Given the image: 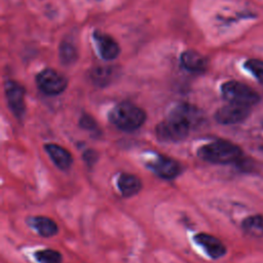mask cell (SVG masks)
<instances>
[{
  "instance_id": "7402d4cb",
  "label": "cell",
  "mask_w": 263,
  "mask_h": 263,
  "mask_svg": "<svg viewBox=\"0 0 263 263\" xmlns=\"http://www.w3.org/2000/svg\"><path fill=\"white\" fill-rule=\"evenodd\" d=\"M85 154L88 155V157H87V156H84V159H85V161H86L87 163L91 164V163H93V162L96 161V159H97V153H96L95 151L88 150V151H85Z\"/></svg>"
},
{
  "instance_id": "ba28073f",
  "label": "cell",
  "mask_w": 263,
  "mask_h": 263,
  "mask_svg": "<svg viewBox=\"0 0 263 263\" xmlns=\"http://www.w3.org/2000/svg\"><path fill=\"white\" fill-rule=\"evenodd\" d=\"M250 115V108L228 103L219 108L215 113L217 122L225 125L236 124L242 122Z\"/></svg>"
},
{
  "instance_id": "8fae6325",
  "label": "cell",
  "mask_w": 263,
  "mask_h": 263,
  "mask_svg": "<svg viewBox=\"0 0 263 263\" xmlns=\"http://www.w3.org/2000/svg\"><path fill=\"white\" fill-rule=\"evenodd\" d=\"M194 240L204 250L208 256L213 259H219L226 254V247L214 235L200 232L194 235Z\"/></svg>"
},
{
  "instance_id": "9a60e30c",
  "label": "cell",
  "mask_w": 263,
  "mask_h": 263,
  "mask_svg": "<svg viewBox=\"0 0 263 263\" xmlns=\"http://www.w3.org/2000/svg\"><path fill=\"white\" fill-rule=\"evenodd\" d=\"M30 226H32L36 232L43 237H50L58 233V224L50 218L44 216L31 217L29 220Z\"/></svg>"
},
{
  "instance_id": "ac0fdd59",
  "label": "cell",
  "mask_w": 263,
  "mask_h": 263,
  "mask_svg": "<svg viewBox=\"0 0 263 263\" xmlns=\"http://www.w3.org/2000/svg\"><path fill=\"white\" fill-rule=\"evenodd\" d=\"M59 55L63 64L65 65H71L77 60V49L74 46L73 43L64 41L60 45V50H59Z\"/></svg>"
},
{
  "instance_id": "52a82bcc",
  "label": "cell",
  "mask_w": 263,
  "mask_h": 263,
  "mask_svg": "<svg viewBox=\"0 0 263 263\" xmlns=\"http://www.w3.org/2000/svg\"><path fill=\"white\" fill-rule=\"evenodd\" d=\"M168 116L180 120L185 123L191 129L196 128L203 120V115L201 110L196 106L189 103H181L176 105L170 112Z\"/></svg>"
},
{
  "instance_id": "44dd1931",
  "label": "cell",
  "mask_w": 263,
  "mask_h": 263,
  "mask_svg": "<svg viewBox=\"0 0 263 263\" xmlns=\"http://www.w3.org/2000/svg\"><path fill=\"white\" fill-rule=\"evenodd\" d=\"M80 126L87 129V130H93V129H97V123L95 121V119L89 116V115H86L84 114L83 116H81L80 118Z\"/></svg>"
},
{
  "instance_id": "9c48e42d",
  "label": "cell",
  "mask_w": 263,
  "mask_h": 263,
  "mask_svg": "<svg viewBox=\"0 0 263 263\" xmlns=\"http://www.w3.org/2000/svg\"><path fill=\"white\" fill-rule=\"evenodd\" d=\"M150 170H152L158 177L163 179H174L181 173V165L175 159L165 155H156V157L148 163Z\"/></svg>"
},
{
  "instance_id": "5b68a950",
  "label": "cell",
  "mask_w": 263,
  "mask_h": 263,
  "mask_svg": "<svg viewBox=\"0 0 263 263\" xmlns=\"http://www.w3.org/2000/svg\"><path fill=\"white\" fill-rule=\"evenodd\" d=\"M191 129L181 121L167 116L155 127L156 136L164 142H179L184 140Z\"/></svg>"
},
{
  "instance_id": "ffe728a7",
  "label": "cell",
  "mask_w": 263,
  "mask_h": 263,
  "mask_svg": "<svg viewBox=\"0 0 263 263\" xmlns=\"http://www.w3.org/2000/svg\"><path fill=\"white\" fill-rule=\"evenodd\" d=\"M245 68L263 84V61L258 59H250L246 61Z\"/></svg>"
},
{
  "instance_id": "8992f818",
  "label": "cell",
  "mask_w": 263,
  "mask_h": 263,
  "mask_svg": "<svg viewBox=\"0 0 263 263\" xmlns=\"http://www.w3.org/2000/svg\"><path fill=\"white\" fill-rule=\"evenodd\" d=\"M4 91L8 107L16 117L22 118L26 109L25 88L16 81L7 80L4 84Z\"/></svg>"
},
{
  "instance_id": "7a4b0ae2",
  "label": "cell",
  "mask_w": 263,
  "mask_h": 263,
  "mask_svg": "<svg viewBox=\"0 0 263 263\" xmlns=\"http://www.w3.org/2000/svg\"><path fill=\"white\" fill-rule=\"evenodd\" d=\"M241 149L226 140H216L204 144L197 150V155L212 163H232L237 161L241 157Z\"/></svg>"
},
{
  "instance_id": "3957f363",
  "label": "cell",
  "mask_w": 263,
  "mask_h": 263,
  "mask_svg": "<svg viewBox=\"0 0 263 263\" xmlns=\"http://www.w3.org/2000/svg\"><path fill=\"white\" fill-rule=\"evenodd\" d=\"M221 93L228 103L249 108L256 105L260 100L259 95L253 88L235 80L224 82L221 85Z\"/></svg>"
},
{
  "instance_id": "6da1fadb",
  "label": "cell",
  "mask_w": 263,
  "mask_h": 263,
  "mask_svg": "<svg viewBox=\"0 0 263 263\" xmlns=\"http://www.w3.org/2000/svg\"><path fill=\"white\" fill-rule=\"evenodd\" d=\"M146 118V112L129 102H121L109 112L110 122L124 132H134L140 128L145 123Z\"/></svg>"
},
{
  "instance_id": "277c9868",
  "label": "cell",
  "mask_w": 263,
  "mask_h": 263,
  "mask_svg": "<svg viewBox=\"0 0 263 263\" xmlns=\"http://www.w3.org/2000/svg\"><path fill=\"white\" fill-rule=\"evenodd\" d=\"M36 84L43 93L57 96L67 88L68 79L54 69L46 68L37 74Z\"/></svg>"
},
{
  "instance_id": "d6986e66",
  "label": "cell",
  "mask_w": 263,
  "mask_h": 263,
  "mask_svg": "<svg viewBox=\"0 0 263 263\" xmlns=\"http://www.w3.org/2000/svg\"><path fill=\"white\" fill-rule=\"evenodd\" d=\"M34 257L39 263H62L63 260L62 254L52 249L39 250L35 252Z\"/></svg>"
},
{
  "instance_id": "5bb4252c",
  "label": "cell",
  "mask_w": 263,
  "mask_h": 263,
  "mask_svg": "<svg viewBox=\"0 0 263 263\" xmlns=\"http://www.w3.org/2000/svg\"><path fill=\"white\" fill-rule=\"evenodd\" d=\"M117 187L124 197H130L140 192L142 189V182L133 174L122 173L117 178Z\"/></svg>"
},
{
  "instance_id": "7c38bea8",
  "label": "cell",
  "mask_w": 263,
  "mask_h": 263,
  "mask_svg": "<svg viewBox=\"0 0 263 263\" xmlns=\"http://www.w3.org/2000/svg\"><path fill=\"white\" fill-rule=\"evenodd\" d=\"M44 149L53 163L61 170H68L73 163V157L71 153L64 147L58 144H45Z\"/></svg>"
},
{
  "instance_id": "2e32d148",
  "label": "cell",
  "mask_w": 263,
  "mask_h": 263,
  "mask_svg": "<svg viewBox=\"0 0 263 263\" xmlns=\"http://www.w3.org/2000/svg\"><path fill=\"white\" fill-rule=\"evenodd\" d=\"M116 69L111 66H99L91 70L90 78L92 82L99 86L109 84L115 77Z\"/></svg>"
},
{
  "instance_id": "30bf717a",
  "label": "cell",
  "mask_w": 263,
  "mask_h": 263,
  "mask_svg": "<svg viewBox=\"0 0 263 263\" xmlns=\"http://www.w3.org/2000/svg\"><path fill=\"white\" fill-rule=\"evenodd\" d=\"M93 39L97 43L98 51L104 60H114L120 53L119 44L109 34L103 33L101 31H96L93 33Z\"/></svg>"
},
{
  "instance_id": "4fadbf2b",
  "label": "cell",
  "mask_w": 263,
  "mask_h": 263,
  "mask_svg": "<svg viewBox=\"0 0 263 263\" xmlns=\"http://www.w3.org/2000/svg\"><path fill=\"white\" fill-rule=\"evenodd\" d=\"M181 64L186 70L190 72L201 73L204 72L208 67V60L201 53L193 49H188L182 52Z\"/></svg>"
},
{
  "instance_id": "e0dca14e",
  "label": "cell",
  "mask_w": 263,
  "mask_h": 263,
  "mask_svg": "<svg viewBox=\"0 0 263 263\" xmlns=\"http://www.w3.org/2000/svg\"><path fill=\"white\" fill-rule=\"evenodd\" d=\"M241 227L246 233L254 237H263V215H252L247 217Z\"/></svg>"
}]
</instances>
